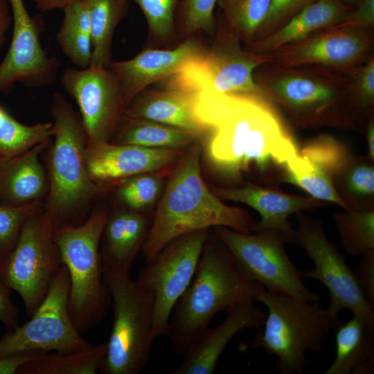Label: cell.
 I'll list each match as a JSON object with an SVG mask.
<instances>
[{"label": "cell", "mask_w": 374, "mask_h": 374, "mask_svg": "<svg viewBox=\"0 0 374 374\" xmlns=\"http://www.w3.org/2000/svg\"><path fill=\"white\" fill-rule=\"evenodd\" d=\"M196 113L212 131L208 158L225 176L240 177L252 168L260 174L283 170L299 152L276 106L265 97L225 94L204 87Z\"/></svg>", "instance_id": "cell-1"}, {"label": "cell", "mask_w": 374, "mask_h": 374, "mask_svg": "<svg viewBox=\"0 0 374 374\" xmlns=\"http://www.w3.org/2000/svg\"><path fill=\"white\" fill-rule=\"evenodd\" d=\"M264 286L251 280L215 232L208 234L193 280L172 312L168 336L184 356L213 317L256 299Z\"/></svg>", "instance_id": "cell-2"}, {"label": "cell", "mask_w": 374, "mask_h": 374, "mask_svg": "<svg viewBox=\"0 0 374 374\" xmlns=\"http://www.w3.org/2000/svg\"><path fill=\"white\" fill-rule=\"evenodd\" d=\"M201 154L197 140L188 146L171 175L141 250L147 262L170 241L186 233L216 226L252 232L256 222L251 215L223 203L205 184Z\"/></svg>", "instance_id": "cell-3"}, {"label": "cell", "mask_w": 374, "mask_h": 374, "mask_svg": "<svg viewBox=\"0 0 374 374\" xmlns=\"http://www.w3.org/2000/svg\"><path fill=\"white\" fill-rule=\"evenodd\" d=\"M253 78L265 98L298 128L361 132L351 112L346 73L321 65L268 62L256 69Z\"/></svg>", "instance_id": "cell-4"}, {"label": "cell", "mask_w": 374, "mask_h": 374, "mask_svg": "<svg viewBox=\"0 0 374 374\" xmlns=\"http://www.w3.org/2000/svg\"><path fill=\"white\" fill-rule=\"evenodd\" d=\"M51 114L54 132L46 148L48 190L44 209L55 227L76 226L86 220L91 204L106 188L89 176L87 137L80 114L58 92L52 96Z\"/></svg>", "instance_id": "cell-5"}, {"label": "cell", "mask_w": 374, "mask_h": 374, "mask_svg": "<svg viewBox=\"0 0 374 374\" xmlns=\"http://www.w3.org/2000/svg\"><path fill=\"white\" fill-rule=\"evenodd\" d=\"M107 215L105 207L99 206L82 224L54 229V240L69 275V314L81 334L101 321L112 305L100 256Z\"/></svg>", "instance_id": "cell-6"}, {"label": "cell", "mask_w": 374, "mask_h": 374, "mask_svg": "<svg viewBox=\"0 0 374 374\" xmlns=\"http://www.w3.org/2000/svg\"><path fill=\"white\" fill-rule=\"evenodd\" d=\"M268 310L262 327L250 344L276 357L280 374H301L308 366V350L321 353L335 326L319 301L275 294L265 288L256 296Z\"/></svg>", "instance_id": "cell-7"}, {"label": "cell", "mask_w": 374, "mask_h": 374, "mask_svg": "<svg viewBox=\"0 0 374 374\" xmlns=\"http://www.w3.org/2000/svg\"><path fill=\"white\" fill-rule=\"evenodd\" d=\"M114 310L103 367L105 374H138L148 365L153 335L154 297L129 274L104 271Z\"/></svg>", "instance_id": "cell-8"}, {"label": "cell", "mask_w": 374, "mask_h": 374, "mask_svg": "<svg viewBox=\"0 0 374 374\" xmlns=\"http://www.w3.org/2000/svg\"><path fill=\"white\" fill-rule=\"evenodd\" d=\"M54 229L42 206L27 218L13 249L1 260L0 276L20 295L28 317L45 299L62 265Z\"/></svg>", "instance_id": "cell-9"}, {"label": "cell", "mask_w": 374, "mask_h": 374, "mask_svg": "<svg viewBox=\"0 0 374 374\" xmlns=\"http://www.w3.org/2000/svg\"><path fill=\"white\" fill-rule=\"evenodd\" d=\"M298 227L294 244L312 260L314 268L299 271L301 278L319 280L328 290L327 314L337 328L339 312L347 309L370 323H374V308L365 298L353 270L337 246L326 236L323 222L302 212L297 213Z\"/></svg>", "instance_id": "cell-10"}, {"label": "cell", "mask_w": 374, "mask_h": 374, "mask_svg": "<svg viewBox=\"0 0 374 374\" xmlns=\"http://www.w3.org/2000/svg\"><path fill=\"white\" fill-rule=\"evenodd\" d=\"M241 267L265 290L307 301L316 302L320 295L303 283L285 249V240L276 229L242 233L224 226L213 228Z\"/></svg>", "instance_id": "cell-11"}, {"label": "cell", "mask_w": 374, "mask_h": 374, "mask_svg": "<svg viewBox=\"0 0 374 374\" xmlns=\"http://www.w3.org/2000/svg\"><path fill=\"white\" fill-rule=\"evenodd\" d=\"M69 288V272L62 264L30 320L0 339V357L28 351H69L90 346L71 319Z\"/></svg>", "instance_id": "cell-12"}, {"label": "cell", "mask_w": 374, "mask_h": 374, "mask_svg": "<svg viewBox=\"0 0 374 374\" xmlns=\"http://www.w3.org/2000/svg\"><path fill=\"white\" fill-rule=\"evenodd\" d=\"M209 231L199 230L175 238L138 274L136 280L154 297V339L168 335L172 312L193 280Z\"/></svg>", "instance_id": "cell-13"}, {"label": "cell", "mask_w": 374, "mask_h": 374, "mask_svg": "<svg viewBox=\"0 0 374 374\" xmlns=\"http://www.w3.org/2000/svg\"><path fill=\"white\" fill-rule=\"evenodd\" d=\"M60 80L78 105L87 145L110 142L125 109L114 72L109 67L67 68Z\"/></svg>", "instance_id": "cell-14"}, {"label": "cell", "mask_w": 374, "mask_h": 374, "mask_svg": "<svg viewBox=\"0 0 374 374\" xmlns=\"http://www.w3.org/2000/svg\"><path fill=\"white\" fill-rule=\"evenodd\" d=\"M269 62L316 64L347 74L374 56V29L333 26L267 53Z\"/></svg>", "instance_id": "cell-15"}, {"label": "cell", "mask_w": 374, "mask_h": 374, "mask_svg": "<svg viewBox=\"0 0 374 374\" xmlns=\"http://www.w3.org/2000/svg\"><path fill=\"white\" fill-rule=\"evenodd\" d=\"M12 18V35L8 52L0 64V93L10 92L16 84L37 88L53 84L60 62L42 48L41 17H31L23 0H6Z\"/></svg>", "instance_id": "cell-16"}, {"label": "cell", "mask_w": 374, "mask_h": 374, "mask_svg": "<svg viewBox=\"0 0 374 374\" xmlns=\"http://www.w3.org/2000/svg\"><path fill=\"white\" fill-rule=\"evenodd\" d=\"M206 56L194 66L203 88L225 94L265 97L253 78L260 66L269 62L267 54L246 48L221 15Z\"/></svg>", "instance_id": "cell-17"}, {"label": "cell", "mask_w": 374, "mask_h": 374, "mask_svg": "<svg viewBox=\"0 0 374 374\" xmlns=\"http://www.w3.org/2000/svg\"><path fill=\"white\" fill-rule=\"evenodd\" d=\"M147 87L128 104L125 112L191 132L198 138L208 130L196 113V104L203 87L186 67Z\"/></svg>", "instance_id": "cell-18"}, {"label": "cell", "mask_w": 374, "mask_h": 374, "mask_svg": "<svg viewBox=\"0 0 374 374\" xmlns=\"http://www.w3.org/2000/svg\"><path fill=\"white\" fill-rule=\"evenodd\" d=\"M208 47L194 35L173 48H145L134 57L108 66L118 78L125 108L141 91L202 60Z\"/></svg>", "instance_id": "cell-19"}, {"label": "cell", "mask_w": 374, "mask_h": 374, "mask_svg": "<svg viewBox=\"0 0 374 374\" xmlns=\"http://www.w3.org/2000/svg\"><path fill=\"white\" fill-rule=\"evenodd\" d=\"M181 154V149L105 142L87 145L85 159L90 179L107 188L130 177L159 170L172 163Z\"/></svg>", "instance_id": "cell-20"}, {"label": "cell", "mask_w": 374, "mask_h": 374, "mask_svg": "<svg viewBox=\"0 0 374 374\" xmlns=\"http://www.w3.org/2000/svg\"><path fill=\"white\" fill-rule=\"evenodd\" d=\"M210 189L220 198L244 204L259 213L260 221L256 222L252 232L276 229L289 244H294L295 237V229L288 222L290 216L325 204L311 196L290 195L276 188L253 184L233 188L211 186Z\"/></svg>", "instance_id": "cell-21"}, {"label": "cell", "mask_w": 374, "mask_h": 374, "mask_svg": "<svg viewBox=\"0 0 374 374\" xmlns=\"http://www.w3.org/2000/svg\"><path fill=\"white\" fill-rule=\"evenodd\" d=\"M254 299L231 309L226 318L215 328H208L183 356L181 364L172 374H211L229 341L240 330L260 328L266 313Z\"/></svg>", "instance_id": "cell-22"}, {"label": "cell", "mask_w": 374, "mask_h": 374, "mask_svg": "<svg viewBox=\"0 0 374 374\" xmlns=\"http://www.w3.org/2000/svg\"><path fill=\"white\" fill-rule=\"evenodd\" d=\"M144 213L115 207L108 212L100 244L104 271L129 274L152 224Z\"/></svg>", "instance_id": "cell-23"}, {"label": "cell", "mask_w": 374, "mask_h": 374, "mask_svg": "<svg viewBox=\"0 0 374 374\" xmlns=\"http://www.w3.org/2000/svg\"><path fill=\"white\" fill-rule=\"evenodd\" d=\"M51 139L0 160V204L22 206L45 202L48 180L41 157Z\"/></svg>", "instance_id": "cell-24"}, {"label": "cell", "mask_w": 374, "mask_h": 374, "mask_svg": "<svg viewBox=\"0 0 374 374\" xmlns=\"http://www.w3.org/2000/svg\"><path fill=\"white\" fill-rule=\"evenodd\" d=\"M353 9L339 0H317L276 31L245 48L256 53H269L317 30L339 24Z\"/></svg>", "instance_id": "cell-25"}, {"label": "cell", "mask_w": 374, "mask_h": 374, "mask_svg": "<svg viewBox=\"0 0 374 374\" xmlns=\"http://www.w3.org/2000/svg\"><path fill=\"white\" fill-rule=\"evenodd\" d=\"M336 354L324 374L374 373V323L353 315L335 329Z\"/></svg>", "instance_id": "cell-26"}, {"label": "cell", "mask_w": 374, "mask_h": 374, "mask_svg": "<svg viewBox=\"0 0 374 374\" xmlns=\"http://www.w3.org/2000/svg\"><path fill=\"white\" fill-rule=\"evenodd\" d=\"M198 139L194 134L124 112L110 142L152 148L181 149Z\"/></svg>", "instance_id": "cell-27"}, {"label": "cell", "mask_w": 374, "mask_h": 374, "mask_svg": "<svg viewBox=\"0 0 374 374\" xmlns=\"http://www.w3.org/2000/svg\"><path fill=\"white\" fill-rule=\"evenodd\" d=\"M106 351L105 343L46 353L21 366L17 374H96L103 367Z\"/></svg>", "instance_id": "cell-28"}, {"label": "cell", "mask_w": 374, "mask_h": 374, "mask_svg": "<svg viewBox=\"0 0 374 374\" xmlns=\"http://www.w3.org/2000/svg\"><path fill=\"white\" fill-rule=\"evenodd\" d=\"M88 8L92 56L90 66L107 67L118 23L126 16L130 0H84Z\"/></svg>", "instance_id": "cell-29"}, {"label": "cell", "mask_w": 374, "mask_h": 374, "mask_svg": "<svg viewBox=\"0 0 374 374\" xmlns=\"http://www.w3.org/2000/svg\"><path fill=\"white\" fill-rule=\"evenodd\" d=\"M367 157L350 154L333 176L346 210H374V166Z\"/></svg>", "instance_id": "cell-30"}, {"label": "cell", "mask_w": 374, "mask_h": 374, "mask_svg": "<svg viewBox=\"0 0 374 374\" xmlns=\"http://www.w3.org/2000/svg\"><path fill=\"white\" fill-rule=\"evenodd\" d=\"M62 23L56 41L63 53L78 69L89 67L92 42L88 8L84 0H76L63 9Z\"/></svg>", "instance_id": "cell-31"}, {"label": "cell", "mask_w": 374, "mask_h": 374, "mask_svg": "<svg viewBox=\"0 0 374 374\" xmlns=\"http://www.w3.org/2000/svg\"><path fill=\"white\" fill-rule=\"evenodd\" d=\"M281 181L295 185L315 199L335 203L346 210L335 188L332 176L299 152L286 162L282 170Z\"/></svg>", "instance_id": "cell-32"}, {"label": "cell", "mask_w": 374, "mask_h": 374, "mask_svg": "<svg viewBox=\"0 0 374 374\" xmlns=\"http://www.w3.org/2000/svg\"><path fill=\"white\" fill-rule=\"evenodd\" d=\"M53 132V122L23 124L0 104V160L20 154L51 139Z\"/></svg>", "instance_id": "cell-33"}, {"label": "cell", "mask_w": 374, "mask_h": 374, "mask_svg": "<svg viewBox=\"0 0 374 374\" xmlns=\"http://www.w3.org/2000/svg\"><path fill=\"white\" fill-rule=\"evenodd\" d=\"M271 0H217V12L244 47L250 45L264 21Z\"/></svg>", "instance_id": "cell-34"}, {"label": "cell", "mask_w": 374, "mask_h": 374, "mask_svg": "<svg viewBox=\"0 0 374 374\" xmlns=\"http://www.w3.org/2000/svg\"><path fill=\"white\" fill-rule=\"evenodd\" d=\"M341 244L351 256L374 250V210H344L333 215Z\"/></svg>", "instance_id": "cell-35"}, {"label": "cell", "mask_w": 374, "mask_h": 374, "mask_svg": "<svg viewBox=\"0 0 374 374\" xmlns=\"http://www.w3.org/2000/svg\"><path fill=\"white\" fill-rule=\"evenodd\" d=\"M162 184L160 176L150 172L116 182L112 185L116 187L115 199L118 204L116 207L145 213L158 199Z\"/></svg>", "instance_id": "cell-36"}, {"label": "cell", "mask_w": 374, "mask_h": 374, "mask_svg": "<svg viewBox=\"0 0 374 374\" xmlns=\"http://www.w3.org/2000/svg\"><path fill=\"white\" fill-rule=\"evenodd\" d=\"M346 75L351 112L362 132L374 117V56Z\"/></svg>", "instance_id": "cell-37"}, {"label": "cell", "mask_w": 374, "mask_h": 374, "mask_svg": "<svg viewBox=\"0 0 374 374\" xmlns=\"http://www.w3.org/2000/svg\"><path fill=\"white\" fill-rule=\"evenodd\" d=\"M132 1L138 5L143 13L149 38L153 44L167 45L176 40L175 15L182 0Z\"/></svg>", "instance_id": "cell-38"}, {"label": "cell", "mask_w": 374, "mask_h": 374, "mask_svg": "<svg viewBox=\"0 0 374 374\" xmlns=\"http://www.w3.org/2000/svg\"><path fill=\"white\" fill-rule=\"evenodd\" d=\"M217 0H182L175 15V26L184 40L203 32L213 37L216 28Z\"/></svg>", "instance_id": "cell-39"}, {"label": "cell", "mask_w": 374, "mask_h": 374, "mask_svg": "<svg viewBox=\"0 0 374 374\" xmlns=\"http://www.w3.org/2000/svg\"><path fill=\"white\" fill-rule=\"evenodd\" d=\"M299 152L332 177L350 154L342 143L328 134H322L311 139Z\"/></svg>", "instance_id": "cell-40"}, {"label": "cell", "mask_w": 374, "mask_h": 374, "mask_svg": "<svg viewBox=\"0 0 374 374\" xmlns=\"http://www.w3.org/2000/svg\"><path fill=\"white\" fill-rule=\"evenodd\" d=\"M44 205V202L22 206L0 204V259L13 249L27 218Z\"/></svg>", "instance_id": "cell-41"}, {"label": "cell", "mask_w": 374, "mask_h": 374, "mask_svg": "<svg viewBox=\"0 0 374 374\" xmlns=\"http://www.w3.org/2000/svg\"><path fill=\"white\" fill-rule=\"evenodd\" d=\"M316 1L271 0L268 12L259 27L253 42L276 31L303 8Z\"/></svg>", "instance_id": "cell-42"}, {"label": "cell", "mask_w": 374, "mask_h": 374, "mask_svg": "<svg viewBox=\"0 0 374 374\" xmlns=\"http://www.w3.org/2000/svg\"><path fill=\"white\" fill-rule=\"evenodd\" d=\"M360 257L353 271L365 298L374 308V250Z\"/></svg>", "instance_id": "cell-43"}, {"label": "cell", "mask_w": 374, "mask_h": 374, "mask_svg": "<svg viewBox=\"0 0 374 374\" xmlns=\"http://www.w3.org/2000/svg\"><path fill=\"white\" fill-rule=\"evenodd\" d=\"M337 26L374 29V0H362Z\"/></svg>", "instance_id": "cell-44"}, {"label": "cell", "mask_w": 374, "mask_h": 374, "mask_svg": "<svg viewBox=\"0 0 374 374\" xmlns=\"http://www.w3.org/2000/svg\"><path fill=\"white\" fill-rule=\"evenodd\" d=\"M11 290L0 276V322L8 330L19 326L18 309L11 301Z\"/></svg>", "instance_id": "cell-45"}, {"label": "cell", "mask_w": 374, "mask_h": 374, "mask_svg": "<svg viewBox=\"0 0 374 374\" xmlns=\"http://www.w3.org/2000/svg\"><path fill=\"white\" fill-rule=\"evenodd\" d=\"M45 353L44 351H28L0 357V374H17L21 366Z\"/></svg>", "instance_id": "cell-46"}, {"label": "cell", "mask_w": 374, "mask_h": 374, "mask_svg": "<svg viewBox=\"0 0 374 374\" xmlns=\"http://www.w3.org/2000/svg\"><path fill=\"white\" fill-rule=\"evenodd\" d=\"M12 23L10 8L6 0H0V48L5 44L6 33Z\"/></svg>", "instance_id": "cell-47"}, {"label": "cell", "mask_w": 374, "mask_h": 374, "mask_svg": "<svg viewBox=\"0 0 374 374\" xmlns=\"http://www.w3.org/2000/svg\"><path fill=\"white\" fill-rule=\"evenodd\" d=\"M36 9L41 12H48L63 9L68 4L76 0H32Z\"/></svg>", "instance_id": "cell-48"}, {"label": "cell", "mask_w": 374, "mask_h": 374, "mask_svg": "<svg viewBox=\"0 0 374 374\" xmlns=\"http://www.w3.org/2000/svg\"><path fill=\"white\" fill-rule=\"evenodd\" d=\"M365 134L366 141L368 143V155L367 158L374 161V117L371 118L365 127Z\"/></svg>", "instance_id": "cell-49"}, {"label": "cell", "mask_w": 374, "mask_h": 374, "mask_svg": "<svg viewBox=\"0 0 374 374\" xmlns=\"http://www.w3.org/2000/svg\"><path fill=\"white\" fill-rule=\"evenodd\" d=\"M339 1H340L341 3L353 8H355L359 5V3L361 2L362 0H339Z\"/></svg>", "instance_id": "cell-50"}, {"label": "cell", "mask_w": 374, "mask_h": 374, "mask_svg": "<svg viewBox=\"0 0 374 374\" xmlns=\"http://www.w3.org/2000/svg\"><path fill=\"white\" fill-rule=\"evenodd\" d=\"M1 265H2V261H1V260L0 259V271H1Z\"/></svg>", "instance_id": "cell-51"}]
</instances>
